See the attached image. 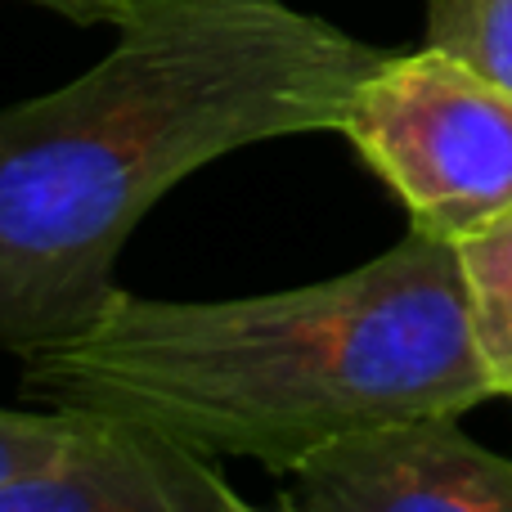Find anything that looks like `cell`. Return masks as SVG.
<instances>
[{
	"instance_id": "cell-7",
	"label": "cell",
	"mask_w": 512,
	"mask_h": 512,
	"mask_svg": "<svg viewBox=\"0 0 512 512\" xmlns=\"http://www.w3.org/2000/svg\"><path fill=\"white\" fill-rule=\"evenodd\" d=\"M427 45L512 90V0H436Z\"/></svg>"
},
{
	"instance_id": "cell-9",
	"label": "cell",
	"mask_w": 512,
	"mask_h": 512,
	"mask_svg": "<svg viewBox=\"0 0 512 512\" xmlns=\"http://www.w3.org/2000/svg\"><path fill=\"white\" fill-rule=\"evenodd\" d=\"M27 5H41L50 14L68 18V23H81V27H95V23H108L117 27L131 9V0H27Z\"/></svg>"
},
{
	"instance_id": "cell-6",
	"label": "cell",
	"mask_w": 512,
	"mask_h": 512,
	"mask_svg": "<svg viewBox=\"0 0 512 512\" xmlns=\"http://www.w3.org/2000/svg\"><path fill=\"white\" fill-rule=\"evenodd\" d=\"M468 315L495 396L512 400V216L459 243Z\"/></svg>"
},
{
	"instance_id": "cell-2",
	"label": "cell",
	"mask_w": 512,
	"mask_h": 512,
	"mask_svg": "<svg viewBox=\"0 0 512 512\" xmlns=\"http://www.w3.org/2000/svg\"><path fill=\"white\" fill-rule=\"evenodd\" d=\"M23 391L288 472L364 427L468 414L495 382L459 248L409 225L373 261L283 292L158 301L122 288L86 333L27 355Z\"/></svg>"
},
{
	"instance_id": "cell-1",
	"label": "cell",
	"mask_w": 512,
	"mask_h": 512,
	"mask_svg": "<svg viewBox=\"0 0 512 512\" xmlns=\"http://www.w3.org/2000/svg\"><path fill=\"white\" fill-rule=\"evenodd\" d=\"M382 59L283 0H131L95 68L0 108V351L86 333L158 198L248 144L342 131Z\"/></svg>"
},
{
	"instance_id": "cell-3",
	"label": "cell",
	"mask_w": 512,
	"mask_h": 512,
	"mask_svg": "<svg viewBox=\"0 0 512 512\" xmlns=\"http://www.w3.org/2000/svg\"><path fill=\"white\" fill-rule=\"evenodd\" d=\"M337 135L432 239L459 248L512 216V90L436 45L387 54Z\"/></svg>"
},
{
	"instance_id": "cell-5",
	"label": "cell",
	"mask_w": 512,
	"mask_h": 512,
	"mask_svg": "<svg viewBox=\"0 0 512 512\" xmlns=\"http://www.w3.org/2000/svg\"><path fill=\"white\" fill-rule=\"evenodd\" d=\"M0 512H270L243 499L212 459L153 427L77 414L45 463L0 481ZM279 512V508H274Z\"/></svg>"
},
{
	"instance_id": "cell-8",
	"label": "cell",
	"mask_w": 512,
	"mask_h": 512,
	"mask_svg": "<svg viewBox=\"0 0 512 512\" xmlns=\"http://www.w3.org/2000/svg\"><path fill=\"white\" fill-rule=\"evenodd\" d=\"M77 427L72 409H0V481L45 463Z\"/></svg>"
},
{
	"instance_id": "cell-4",
	"label": "cell",
	"mask_w": 512,
	"mask_h": 512,
	"mask_svg": "<svg viewBox=\"0 0 512 512\" xmlns=\"http://www.w3.org/2000/svg\"><path fill=\"white\" fill-rule=\"evenodd\" d=\"M279 512H512V459L459 414L364 427L283 472Z\"/></svg>"
}]
</instances>
